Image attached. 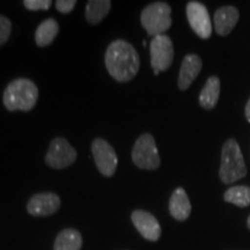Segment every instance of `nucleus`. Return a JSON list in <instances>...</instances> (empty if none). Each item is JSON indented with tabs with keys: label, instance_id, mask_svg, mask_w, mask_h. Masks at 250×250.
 <instances>
[{
	"label": "nucleus",
	"instance_id": "393cba45",
	"mask_svg": "<svg viewBox=\"0 0 250 250\" xmlns=\"http://www.w3.org/2000/svg\"><path fill=\"white\" fill-rule=\"evenodd\" d=\"M159 73H160V72H159V71H154V74H155V76H159Z\"/></svg>",
	"mask_w": 250,
	"mask_h": 250
},
{
	"label": "nucleus",
	"instance_id": "20e7f679",
	"mask_svg": "<svg viewBox=\"0 0 250 250\" xmlns=\"http://www.w3.org/2000/svg\"><path fill=\"white\" fill-rule=\"evenodd\" d=\"M140 22L149 36L164 35L171 26V7L167 2L156 1L143 9Z\"/></svg>",
	"mask_w": 250,
	"mask_h": 250
},
{
	"label": "nucleus",
	"instance_id": "aec40b11",
	"mask_svg": "<svg viewBox=\"0 0 250 250\" xmlns=\"http://www.w3.org/2000/svg\"><path fill=\"white\" fill-rule=\"evenodd\" d=\"M12 33V22L4 15H0V46L7 42Z\"/></svg>",
	"mask_w": 250,
	"mask_h": 250
},
{
	"label": "nucleus",
	"instance_id": "39448f33",
	"mask_svg": "<svg viewBox=\"0 0 250 250\" xmlns=\"http://www.w3.org/2000/svg\"><path fill=\"white\" fill-rule=\"evenodd\" d=\"M131 156L133 164L140 169L155 170L160 167L161 160L154 137L149 133H143L136 140Z\"/></svg>",
	"mask_w": 250,
	"mask_h": 250
},
{
	"label": "nucleus",
	"instance_id": "ddd939ff",
	"mask_svg": "<svg viewBox=\"0 0 250 250\" xmlns=\"http://www.w3.org/2000/svg\"><path fill=\"white\" fill-rule=\"evenodd\" d=\"M239 9L234 6H224L217 9L214 14V29L220 36L229 35L239 21Z\"/></svg>",
	"mask_w": 250,
	"mask_h": 250
},
{
	"label": "nucleus",
	"instance_id": "f8f14e48",
	"mask_svg": "<svg viewBox=\"0 0 250 250\" xmlns=\"http://www.w3.org/2000/svg\"><path fill=\"white\" fill-rule=\"evenodd\" d=\"M203 67L202 59L195 54H189L184 57L180 68L177 85L181 90H187L191 86L193 80L198 77Z\"/></svg>",
	"mask_w": 250,
	"mask_h": 250
},
{
	"label": "nucleus",
	"instance_id": "6ab92c4d",
	"mask_svg": "<svg viewBox=\"0 0 250 250\" xmlns=\"http://www.w3.org/2000/svg\"><path fill=\"white\" fill-rule=\"evenodd\" d=\"M225 202L230 203L239 208H247L250 205V188L246 186L232 187L224 193Z\"/></svg>",
	"mask_w": 250,
	"mask_h": 250
},
{
	"label": "nucleus",
	"instance_id": "423d86ee",
	"mask_svg": "<svg viewBox=\"0 0 250 250\" xmlns=\"http://www.w3.org/2000/svg\"><path fill=\"white\" fill-rule=\"evenodd\" d=\"M78 153L76 148L62 137H57L50 143L45 155V164L54 169H64L76 162Z\"/></svg>",
	"mask_w": 250,
	"mask_h": 250
},
{
	"label": "nucleus",
	"instance_id": "4468645a",
	"mask_svg": "<svg viewBox=\"0 0 250 250\" xmlns=\"http://www.w3.org/2000/svg\"><path fill=\"white\" fill-rule=\"evenodd\" d=\"M169 212L174 219L179 221H186L191 213V204L189 197L183 188H177L171 193L169 199Z\"/></svg>",
	"mask_w": 250,
	"mask_h": 250
},
{
	"label": "nucleus",
	"instance_id": "2eb2a0df",
	"mask_svg": "<svg viewBox=\"0 0 250 250\" xmlns=\"http://www.w3.org/2000/svg\"><path fill=\"white\" fill-rule=\"evenodd\" d=\"M220 95V80L218 77H210L199 94V104L206 110H211L217 105Z\"/></svg>",
	"mask_w": 250,
	"mask_h": 250
},
{
	"label": "nucleus",
	"instance_id": "7ed1b4c3",
	"mask_svg": "<svg viewBox=\"0 0 250 250\" xmlns=\"http://www.w3.org/2000/svg\"><path fill=\"white\" fill-rule=\"evenodd\" d=\"M247 175V167L241 148L235 139L225 142L221 151V165L219 170L220 180L225 184L236 182Z\"/></svg>",
	"mask_w": 250,
	"mask_h": 250
},
{
	"label": "nucleus",
	"instance_id": "f03ea898",
	"mask_svg": "<svg viewBox=\"0 0 250 250\" xmlns=\"http://www.w3.org/2000/svg\"><path fill=\"white\" fill-rule=\"evenodd\" d=\"M39 88L34 81L19 78L8 83L2 95V102L8 111H30L36 105Z\"/></svg>",
	"mask_w": 250,
	"mask_h": 250
},
{
	"label": "nucleus",
	"instance_id": "9d476101",
	"mask_svg": "<svg viewBox=\"0 0 250 250\" xmlns=\"http://www.w3.org/2000/svg\"><path fill=\"white\" fill-rule=\"evenodd\" d=\"M61 208V198L55 192H41L34 195L27 204L28 213L34 217H48Z\"/></svg>",
	"mask_w": 250,
	"mask_h": 250
},
{
	"label": "nucleus",
	"instance_id": "1a4fd4ad",
	"mask_svg": "<svg viewBox=\"0 0 250 250\" xmlns=\"http://www.w3.org/2000/svg\"><path fill=\"white\" fill-rule=\"evenodd\" d=\"M187 18L191 29L203 40L210 39L212 34V23L208 8L199 1L188 2Z\"/></svg>",
	"mask_w": 250,
	"mask_h": 250
},
{
	"label": "nucleus",
	"instance_id": "dca6fc26",
	"mask_svg": "<svg viewBox=\"0 0 250 250\" xmlns=\"http://www.w3.org/2000/svg\"><path fill=\"white\" fill-rule=\"evenodd\" d=\"M83 236L74 228H65L56 237L54 250H81Z\"/></svg>",
	"mask_w": 250,
	"mask_h": 250
},
{
	"label": "nucleus",
	"instance_id": "5701e85b",
	"mask_svg": "<svg viewBox=\"0 0 250 250\" xmlns=\"http://www.w3.org/2000/svg\"><path fill=\"white\" fill-rule=\"evenodd\" d=\"M246 117H247V121L250 123V99L249 101L247 102V105H246Z\"/></svg>",
	"mask_w": 250,
	"mask_h": 250
},
{
	"label": "nucleus",
	"instance_id": "6e6552de",
	"mask_svg": "<svg viewBox=\"0 0 250 250\" xmlns=\"http://www.w3.org/2000/svg\"><path fill=\"white\" fill-rule=\"evenodd\" d=\"M92 153L100 173L110 177L117 169L118 159L115 149L107 140L98 138L92 143Z\"/></svg>",
	"mask_w": 250,
	"mask_h": 250
},
{
	"label": "nucleus",
	"instance_id": "9b49d317",
	"mask_svg": "<svg viewBox=\"0 0 250 250\" xmlns=\"http://www.w3.org/2000/svg\"><path fill=\"white\" fill-rule=\"evenodd\" d=\"M131 220L144 239L148 241H158L161 236V227L152 213L144 210H136L131 214Z\"/></svg>",
	"mask_w": 250,
	"mask_h": 250
},
{
	"label": "nucleus",
	"instance_id": "0eeeda50",
	"mask_svg": "<svg viewBox=\"0 0 250 250\" xmlns=\"http://www.w3.org/2000/svg\"><path fill=\"white\" fill-rule=\"evenodd\" d=\"M151 65L154 71H167L174 61V45L168 35L153 37L149 45Z\"/></svg>",
	"mask_w": 250,
	"mask_h": 250
},
{
	"label": "nucleus",
	"instance_id": "412c9836",
	"mask_svg": "<svg viewBox=\"0 0 250 250\" xmlns=\"http://www.w3.org/2000/svg\"><path fill=\"white\" fill-rule=\"evenodd\" d=\"M52 2L50 0H24L23 5L24 7L29 11H42V9H46L50 8Z\"/></svg>",
	"mask_w": 250,
	"mask_h": 250
},
{
	"label": "nucleus",
	"instance_id": "f257e3e1",
	"mask_svg": "<svg viewBox=\"0 0 250 250\" xmlns=\"http://www.w3.org/2000/svg\"><path fill=\"white\" fill-rule=\"evenodd\" d=\"M104 62L109 74L118 83L132 80L140 66L138 52L131 43L124 40H116L109 44Z\"/></svg>",
	"mask_w": 250,
	"mask_h": 250
},
{
	"label": "nucleus",
	"instance_id": "f3484780",
	"mask_svg": "<svg viewBox=\"0 0 250 250\" xmlns=\"http://www.w3.org/2000/svg\"><path fill=\"white\" fill-rule=\"evenodd\" d=\"M59 33V24L55 19L50 18L39 24L35 31V42L36 44L44 48L54 42L56 36Z\"/></svg>",
	"mask_w": 250,
	"mask_h": 250
},
{
	"label": "nucleus",
	"instance_id": "4be33fe9",
	"mask_svg": "<svg viewBox=\"0 0 250 250\" xmlns=\"http://www.w3.org/2000/svg\"><path fill=\"white\" fill-rule=\"evenodd\" d=\"M76 0H58V1H56V8L62 14L71 13V11L76 7Z\"/></svg>",
	"mask_w": 250,
	"mask_h": 250
},
{
	"label": "nucleus",
	"instance_id": "a211bd4d",
	"mask_svg": "<svg viewBox=\"0 0 250 250\" xmlns=\"http://www.w3.org/2000/svg\"><path fill=\"white\" fill-rule=\"evenodd\" d=\"M111 7L109 0H89L86 5V20L90 24H98L107 17Z\"/></svg>",
	"mask_w": 250,
	"mask_h": 250
},
{
	"label": "nucleus",
	"instance_id": "b1692460",
	"mask_svg": "<svg viewBox=\"0 0 250 250\" xmlns=\"http://www.w3.org/2000/svg\"><path fill=\"white\" fill-rule=\"evenodd\" d=\"M247 225H248V228H249V229H250V215H249L248 220H247Z\"/></svg>",
	"mask_w": 250,
	"mask_h": 250
}]
</instances>
